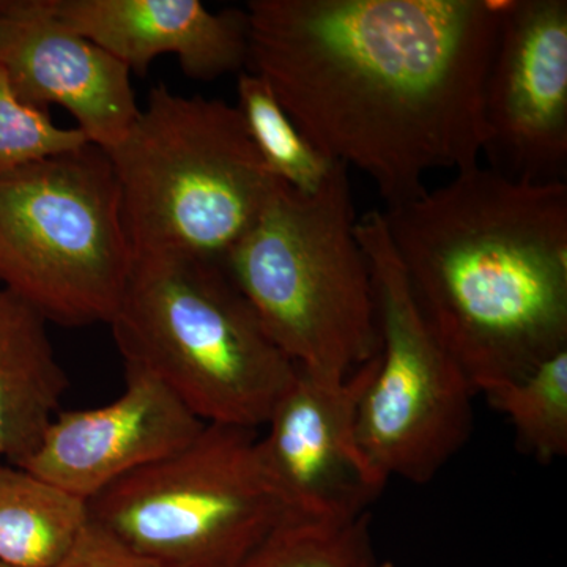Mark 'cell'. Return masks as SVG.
<instances>
[{"label":"cell","instance_id":"cell-20","mask_svg":"<svg viewBox=\"0 0 567 567\" xmlns=\"http://www.w3.org/2000/svg\"><path fill=\"white\" fill-rule=\"evenodd\" d=\"M54 567H163L126 547L89 520L65 557Z\"/></svg>","mask_w":567,"mask_h":567},{"label":"cell","instance_id":"cell-14","mask_svg":"<svg viewBox=\"0 0 567 567\" xmlns=\"http://www.w3.org/2000/svg\"><path fill=\"white\" fill-rule=\"evenodd\" d=\"M48 322L0 289V461L20 466L37 450L69 388Z\"/></svg>","mask_w":567,"mask_h":567},{"label":"cell","instance_id":"cell-17","mask_svg":"<svg viewBox=\"0 0 567 567\" xmlns=\"http://www.w3.org/2000/svg\"><path fill=\"white\" fill-rule=\"evenodd\" d=\"M516 431L517 443L539 464L567 454V349L551 354L527 375L483 393Z\"/></svg>","mask_w":567,"mask_h":567},{"label":"cell","instance_id":"cell-18","mask_svg":"<svg viewBox=\"0 0 567 567\" xmlns=\"http://www.w3.org/2000/svg\"><path fill=\"white\" fill-rule=\"evenodd\" d=\"M371 513L347 522L292 517L257 548L244 567H379Z\"/></svg>","mask_w":567,"mask_h":567},{"label":"cell","instance_id":"cell-15","mask_svg":"<svg viewBox=\"0 0 567 567\" xmlns=\"http://www.w3.org/2000/svg\"><path fill=\"white\" fill-rule=\"evenodd\" d=\"M87 522V503L21 466L0 464V561L54 567Z\"/></svg>","mask_w":567,"mask_h":567},{"label":"cell","instance_id":"cell-11","mask_svg":"<svg viewBox=\"0 0 567 567\" xmlns=\"http://www.w3.org/2000/svg\"><path fill=\"white\" fill-rule=\"evenodd\" d=\"M125 371V390L111 404L59 412L21 468L89 503L203 432L207 423L158 377L136 364Z\"/></svg>","mask_w":567,"mask_h":567},{"label":"cell","instance_id":"cell-4","mask_svg":"<svg viewBox=\"0 0 567 567\" xmlns=\"http://www.w3.org/2000/svg\"><path fill=\"white\" fill-rule=\"evenodd\" d=\"M110 327L125 363L158 377L207 424L256 431L297 375L216 260L134 257Z\"/></svg>","mask_w":567,"mask_h":567},{"label":"cell","instance_id":"cell-16","mask_svg":"<svg viewBox=\"0 0 567 567\" xmlns=\"http://www.w3.org/2000/svg\"><path fill=\"white\" fill-rule=\"evenodd\" d=\"M237 93V110L267 169L297 192H317L336 163L306 140L262 76L241 71Z\"/></svg>","mask_w":567,"mask_h":567},{"label":"cell","instance_id":"cell-21","mask_svg":"<svg viewBox=\"0 0 567 567\" xmlns=\"http://www.w3.org/2000/svg\"><path fill=\"white\" fill-rule=\"evenodd\" d=\"M379 567H395L391 561H380Z\"/></svg>","mask_w":567,"mask_h":567},{"label":"cell","instance_id":"cell-19","mask_svg":"<svg viewBox=\"0 0 567 567\" xmlns=\"http://www.w3.org/2000/svg\"><path fill=\"white\" fill-rule=\"evenodd\" d=\"M85 144L80 130L62 128L50 112L21 102L0 66V177Z\"/></svg>","mask_w":567,"mask_h":567},{"label":"cell","instance_id":"cell-12","mask_svg":"<svg viewBox=\"0 0 567 567\" xmlns=\"http://www.w3.org/2000/svg\"><path fill=\"white\" fill-rule=\"evenodd\" d=\"M0 66L21 102L63 107L104 152L140 115L132 71L63 24L54 0H0Z\"/></svg>","mask_w":567,"mask_h":567},{"label":"cell","instance_id":"cell-1","mask_svg":"<svg viewBox=\"0 0 567 567\" xmlns=\"http://www.w3.org/2000/svg\"><path fill=\"white\" fill-rule=\"evenodd\" d=\"M507 0H252L249 70L306 140L388 207L486 147L484 81Z\"/></svg>","mask_w":567,"mask_h":567},{"label":"cell","instance_id":"cell-13","mask_svg":"<svg viewBox=\"0 0 567 567\" xmlns=\"http://www.w3.org/2000/svg\"><path fill=\"white\" fill-rule=\"evenodd\" d=\"M63 24L99 44L130 71L147 73L173 54L193 80L245 71L249 62L246 10H208L199 0H54Z\"/></svg>","mask_w":567,"mask_h":567},{"label":"cell","instance_id":"cell-5","mask_svg":"<svg viewBox=\"0 0 567 567\" xmlns=\"http://www.w3.org/2000/svg\"><path fill=\"white\" fill-rule=\"evenodd\" d=\"M134 257L223 262L281 181L265 166L237 106L159 84L107 151Z\"/></svg>","mask_w":567,"mask_h":567},{"label":"cell","instance_id":"cell-3","mask_svg":"<svg viewBox=\"0 0 567 567\" xmlns=\"http://www.w3.org/2000/svg\"><path fill=\"white\" fill-rule=\"evenodd\" d=\"M349 169L315 193L279 182L223 265L265 331L301 371L339 382L380 349L374 282Z\"/></svg>","mask_w":567,"mask_h":567},{"label":"cell","instance_id":"cell-6","mask_svg":"<svg viewBox=\"0 0 567 567\" xmlns=\"http://www.w3.org/2000/svg\"><path fill=\"white\" fill-rule=\"evenodd\" d=\"M133 265L103 148L89 142L0 177V284L47 322L111 324Z\"/></svg>","mask_w":567,"mask_h":567},{"label":"cell","instance_id":"cell-22","mask_svg":"<svg viewBox=\"0 0 567 567\" xmlns=\"http://www.w3.org/2000/svg\"><path fill=\"white\" fill-rule=\"evenodd\" d=\"M0 567H11V566L6 565V563L0 561Z\"/></svg>","mask_w":567,"mask_h":567},{"label":"cell","instance_id":"cell-9","mask_svg":"<svg viewBox=\"0 0 567 567\" xmlns=\"http://www.w3.org/2000/svg\"><path fill=\"white\" fill-rule=\"evenodd\" d=\"M379 353L349 379L328 382L297 368L268 417L259 456L293 516L347 522L371 513L388 477L358 439V406Z\"/></svg>","mask_w":567,"mask_h":567},{"label":"cell","instance_id":"cell-8","mask_svg":"<svg viewBox=\"0 0 567 567\" xmlns=\"http://www.w3.org/2000/svg\"><path fill=\"white\" fill-rule=\"evenodd\" d=\"M374 282L380 349L358 406L365 456L390 480L424 484L464 447L473 429L472 383L417 305L383 212L358 219Z\"/></svg>","mask_w":567,"mask_h":567},{"label":"cell","instance_id":"cell-2","mask_svg":"<svg viewBox=\"0 0 567 567\" xmlns=\"http://www.w3.org/2000/svg\"><path fill=\"white\" fill-rule=\"evenodd\" d=\"M421 311L475 393L567 349V185L480 164L383 212Z\"/></svg>","mask_w":567,"mask_h":567},{"label":"cell","instance_id":"cell-7","mask_svg":"<svg viewBox=\"0 0 567 567\" xmlns=\"http://www.w3.org/2000/svg\"><path fill=\"white\" fill-rule=\"evenodd\" d=\"M89 520L163 567H244L290 513L252 429L205 424L173 456L87 503Z\"/></svg>","mask_w":567,"mask_h":567},{"label":"cell","instance_id":"cell-10","mask_svg":"<svg viewBox=\"0 0 567 567\" xmlns=\"http://www.w3.org/2000/svg\"><path fill=\"white\" fill-rule=\"evenodd\" d=\"M483 155L520 182H565L567 2L507 0L484 81Z\"/></svg>","mask_w":567,"mask_h":567}]
</instances>
